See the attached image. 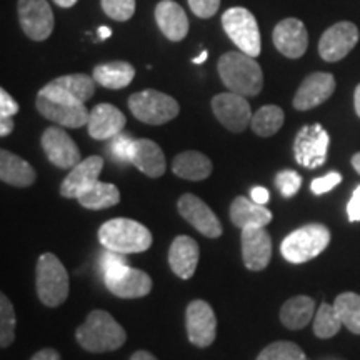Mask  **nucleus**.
I'll return each instance as SVG.
<instances>
[{
	"instance_id": "42",
	"label": "nucleus",
	"mask_w": 360,
	"mask_h": 360,
	"mask_svg": "<svg viewBox=\"0 0 360 360\" xmlns=\"http://www.w3.org/2000/svg\"><path fill=\"white\" fill-rule=\"evenodd\" d=\"M340 182H342V175L339 172H330V174L323 175V177L312 180L310 188H312V192L315 193V195H322V193L330 192L332 188H334L335 186H339Z\"/></svg>"
},
{
	"instance_id": "15",
	"label": "nucleus",
	"mask_w": 360,
	"mask_h": 360,
	"mask_svg": "<svg viewBox=\"0 0 360 360\" xmlns=\"http://www.w3.org/2000/svg\"><path fill=\"white\" fill-rule=\"evenodd\" d=\"M42 147L47 159L60 169H74L80 162L77 143L60 127H49L42 135Z\"/></svg>"
},
{
	"instance_id": "41",
	"label": "nucleus",
	"mask_w": 360,
	"mask_h": 360,
	"mask_svg": "<svg viewBox=\"0 0 360 360\" xmlns=\"http://www.w3.org/2000/svg\"><path fill=\"white\" fill-rule=\"evenodd\" d=\"M188 7L199 19H210L217 13L220 0H188Z\"/></svg>"
},
{
	"instance_id": "48",
	"label": "nucleus",
	"mask_w": 360,
	"mask_h": 360,
	"mask_svg": "<svg viewBox=\"0 0 360 360\" xmlns=\"http://www.w3.org/2000/svg\"><path fill=\"white\" fill-rule=\"evenodd\" d=\"M130 360H157L154 355L150 352H147V350H139V352H135Z\"/></svg>"
},
{
	"instance_id": "24",
	"label": "nucleus",
	"mask_w": 360,
	"mask_h": 360,
	"mask_svg": "<svg viewBox=\"0 0 360 360\" xmlns=\"http://www.w3.org/2000/svg\"><path fill=\"white\" fill-rule=\"evenodd\" d=\"M199 244L192 237H175L169 250L170 269L180 278H191L195 274L197 264H199Z\"/></svg>"
},
{
	"instance_id": "38",
	"label": "nucleus",
	"mask_w": 360,
	"mask_h": 360,
	"mask_svg": "<svg viewBox=\"0 0 360 360\" xmlns=\"http://www.w3.org/2000/svg\"><path fill=\"white\" fill-rule=\"evenodd\" d=\"M127 260H125L124 254H119V252L109 250L107 249L98 259V267H101V272L103 278L115 276V274L122 272V270L127 267Z\"/></svg>"
},
{
	"instance_id": "4",
	"label": "nucleus",
	"mask_w": 360,
	"mask_h": 360,
	"mask_svg": "<svg viewBox=\"0 0 360 360\" xmlns=\"http://www.w3.org/2000/svg\"><path fill=\"white\" fill-rule=\"evenodd\" d=\"M35 287H37L39 299L47 307H58L69 297V274L64 264L53 254H44L39 257Z\"/></svg>"
},
{
	"instance_id": "39",
	"label": "nucleus",
	"mask_w": 360,
	"mask_h": 360,
	"mask_svg": "<svg viewBox=\"0 0 360 360\" xmlns=\"http://www.w3.org/2000/svg\"><path fill=\"white\" fill-rule=\"evenodd\" d=\"M276 186L283 197H294L302 186V177L295 170H282L276 175Z\"/></svg>"
},
{
	"instance_id": "37",
	"label": "nucleus",
	"mask_w": 360,
	"mask_h": 360,
	"mask_svg": "<svg viewBox=\"0 0 360 360\" xmlns=\"http://www.w3.org/2000/svg\"><path fill=\"white\" fill-rule=\"evenodd\" d=\"M102 11L112 20L127 22L135 13V0H101Z\"/></svg>"
},
{
	"instance_id": "25",
	"label": "nucleus",
	"mask_w": 360,
	"mask_h": 360,
	"mask_svg": "<svg viewBox=\"0 0 360 360\" xmlns=\"http://www.w3.org/2000/svg\"><path fill=\"white\" fill-rule=\"evenodd\" d=\"M130 164L150 179H159L165 172L164 152L154 141L148 139H139L134 142Z\"/></svg>"
},
{
	"instance_id": "16",
	"label": "nucleus",
	"mask_w": 360,
	"mask_h": 360,
	"mask_svg": "<svg viewBox=\"0 0 360 360\" xmlns=\"http://www.w3.org/2000/svg\"><path fill=\"white\" fill-rule=\"evenodd\" d=\"M274 45L282 56L289 58L302 57L309 47V34L304 22L294 17L283 19L274 27Z\"/></svg>"
},
{
	"instance_id": "27",
	"label": "nucleus",
	"mask_w": 360,
	"mask_h": 360,
	"mask_svg": "<svg viewBox=\"0 0 360 360\" xmlns=\"http://www.w3.org/2000/svg\"><path fill=\"white\" fill-rule=\"evenodd\" d=\"M0 179L13 187H30L35 182V170L27 160L2 148L0 150Z\"/></svg>"
},
{
	"instance_id": "1",
	"label": "nucleus",
	"mask_w": 360,
	"mask_h": 360,
	"mask_svg": "<svg viewBox=\"0 0 360 360\" xmlns=\"http://www.w3.org/2000/svg\"><path fill=\"white\" fill-rule=\"evenodd\" d=\"M79 345L87 352L103 354L120 349L127 340V334L120 323L105 310H92L85 322L75 332Z\"/></svg>"
},
{
	"instance_id": "36",
	"label": "nucleus",
	"mask_w": 360,
	"mask_h": 360,
	"mask_svg": "<svg viewBox=\"0 0 360 360\" xmlns=\"http://www.w3.org/2000/svg\"><path fill=\"white\" fill-rule=\"evenodd\" d=\"M15 339V312L7 295H0V345L7 349Z\"/></svg>"
},
{
	"instance_id": "14",
	"label": "nucleus",
	"mask_w": 360,
	"mask_h": 360,
	"mask_svg": "<svg viewBox=\"0 0 360 360\" xmlns=\"http://www.w3.org/2000/svg\"><path fill=\"white\" fill-rule=\"evenodd\" d=\"M179 212L188 224L192 225L195 231H199L202 236L217 238L222 236V225L217 219L210 207L205 204L204 200H200L199 197L193 195V193H186V195L180 197L179 200Z\"/></svg>"
},
{
	"instance_id": "18",
	"label": "nucleus",
	"mask_w": 360,
	"mask_h": 360,
	"mask_svg": "<svg viewBox=\"0 0 360 360\" xmlns=\"http://www.w3.org/2000/svg\"><path fill=\"white\" fill-rule=\"evenodd\" d=\"M102 169L103 159L101 155H92L80 160L62 182L60 195L65 199H79L84 192H87L98 182Z\"/></svg>"
},
{
	"instance_id": "19",
	"label": "nucleus",
	"mask_w": 360,
	"mask_h": 360,
	"mask_svg": "<svg viewBox=\"0 0 360 360\" xmlns=\"http://www.w3.org/2000/svg\"><path fill=\"white\" fill-rule=\"evenodd\" d=\"M272 257V238L264 227L242 229V259L249 270H264Z\"/></svg>"
},
{
	"instance_id": "47",
	"label": "nucleus",
	"mask_w": 360,
	"mask_h": 360,
	"mask_svg": "<svg viewBox=\"0 0 360 360\" xmlns=\"http://www.w3.org/2000/svg\"><path fill=\"white\" fill-rule=\"evenodd\" d=\"M13 130V120L12 117H0V135L2 137H7L11 135Z\"/></svg>"
},
{
	"instance_id": "3",
	"label": "nucleus",
	"mask_w": 360,
	"mask_h": 360,
	"mask_svg": "<svg viewBox=\"0 0 360 360\" xmlns=\"http://www.w3.org/2000/svg\"><path fill=\"white\" fill-rule=\"evenodd\" d=\"M98 242L119 254H139L152 245V233L135 220L112 219L98 229Z\"/></svg>"
},
{
	"instance_id": "28",
	"label": "nucleus",
	"mask_w": 360,
	"mask_h": 360,
	"mask_svg": "<svg viewBox=\"0 0 360 360\" xmlns=\"http://www.w3.org/2000/svg\"><path fill=\"white\" fill-rule=\"evenodd\" d=\"M172 172L177 177L197 182V180H204L212 174V162L200 152L187 150L175 157L172 162Z\"/></svg>"
},
{
	"instance_id": "34",
	"label": "nucleus",
	"mask_w": 360,
	"mask_h": 360,
	"mask_svg": "<svg viewBox=\"0 0 360 360\" xmlns=\"http://www.w3.org/2000/svg\"><path fill=\"white\" fill-rule=\"evenodd\" d=\"M340 327L342 322L335 312L334 305H328L326 302L321 304L317 314H315L314 334L319 339H330V337H334L340 330Z\"/></svg>"
},
{
	"instance_id": "44",
	"label": "nucleus",
	"mask_w": 360,
	"mask_h": 360,
	"mask_svg": "<svg viewBox=\"0 0 360 360\" xmlns=\"http://www.w3.org/2000/svg\"><path fill=\"white\" fill-rule=\"evenodd\" d=\"M347 215L350 222H360V186L355 188L347 204Z\"/></svg>"
},
{
	"instance_id": "11",
	"label": "nucleus",
	"mask_w": 360,
	"mask_h": 360,
	"mask_svg": "<svg viewBox=\"0 0 360 360\" xmlns=\"http://www.w3.org/2000/svg\"><path fill=\"white\" fill-rule=\"evenodd\" d=\"M212 110L217 120L233 134H240L252 122L250 103L236 92L217 94L212 98Z\"/></svg>"
},
{
	"instance_id": "52",
	"label": "nucleus",
	"mask_w": 360,
	"mask_h": 360,
	"mask_svg": "<svg viewBox=\"0 0 360 360\" xmlns=\"http://www.w3.org/2000/svg\"><path fill=\"white\" fill-rule=\"evenodd\" d=\"M207 58H209V52H207V51H202L199 57H193V58H192V62H193V64L199 65V64H204V62L207 60Z\"/></svg>"
},
{
	"instance_id": "2",
	"label": "nucleus",
	"mask_w": 360,
	"mask_h": 360,
	"mask_svg": "<svg viewBox=\"0 0 360 360\" xmlns=\"http://www.w3.org/2000/svg\"><path fill=\"white\" fill-rule=\"evenodd\" d=\"M219 75L225 87L244 97L259 96L264 87L262 67L244 52H227L219 58Z\"/></svg>"
},
{
	"instance_id": "40",
	"label": "nucleus",
	"mask_w": 360,
	"mask_h": 360,
	"mask_svg": "<svg viewBox=\"0 0 360 360\" xmlns=\"http://www.w3.org/2000/svg\"><path fill=\"white\" fill-rule=\"evenodd\" d=\"M134 139H130L129 135L119 134L112 139L110 143V154L117 162L120 164H130V159H132V150H134Z\"/></svg>"
},
{
	"instance_id": "45",
	"label": "nucleus",
	"mask_w": 360,
	"mask_h": 360,
	"mask_svg": "<svg viewBox=\"0 0 360 360\" xmlns=\"http://www.w3.org/2000/svg\"><path fill=\"white\" fill-rule=\"evenodd\" d=\"M252 200L257 202L260 205H265L269 202V191L265 187H254L252 188Z\"/></svg>"
},
{
	"instance_id": "21",
	"label": "nucleus",
	"mask_w": 360,
	"mask_h": 360,
	"mask_svg": "<svg viewBox=\"0 0 360 360\" xmlns=\"http://www.w3.org/2000/svg\"><path fill=\"white\" fill-rule=\"evenodd\" d=\"M107 289H109L115 297L120 299H141L150 294L152 290V278L143 270L125 267L122 272L115 276L103 278Z\"/></svg>"
},
{
	"instance_id": "35",
	"label": "nucleus",
	"mask_w": 360,
	"mask_h": 360,
	"mask_svg": "<svg viewBox=\"0 0 360 360\" xmlns=\"http://www.w3.org/2000/svg\"><path fill=\"white\" fill-rule=\"evenodd\" d=\"M255 360H307V355L294 342L278 340L267 345Z\"/></svg>"
},
{
	"instance_id": "30",
	"label": "nucleus",
	"mask_w": 360,
	"mask_h": 360,
	"mask_svg": "<svg viewBox=\"0 0 360 360\" xmlns=\"http://www.w3.org/2000/svg\"><path fill=\"white\" fill-rule=\"evenodd\" d=\"M315 304L307 295H297L287 300L281 309V322L290 330L307 327L314 317Z\"/></svg>"
},
{
	"instance_id": "13",
	"label": "nucleus",
	"mask_w": 360,
	"mask_h": 360,
	"mask_svg": "<svg viewBox=\"0 0 360 360\" xmlns=\"http://www.w3.org/2000/svg\"><path fill=\"white\" fill-rule=\"evenodd\" d=\"M186 327L188 340L197 347L205 349L214 344L217 335V319L212 307L204 300H193L186 312Z\"/></svg>"
},
{
	"instance_id": "31",
	"label": "nucleus",
	"mask_w": 360,
	"mask_h": 360,
	"mask_svg": "<svg viewBox=\"0 0 360 360\" xmlns=\"http://www.w3.org/2000/svg\"><path fill=\"white\" fill-rule=\"evenodd\" d=\"M77 200L80 205L85 207V209L102 210L119 204L120 193L119 188H117L114 184H105L98 180L96 186L89 188L87 192H84Z\"/></svg>"
},
{
	"instance_id": "22",
	"label": "nucleus",
	"mask_w": 360,
	"mask_h": 360,
	"mask_svg": "<svg viewBox=\"0 0 360 360\" xmlns=\"http://www.w3.org/2000/svg\"><path fill=\"white\" fill-rule=\"evenodd\" d=\"M125 115L110 103H98L89 114V134L96 141H107L122 134Z\"/></svg>"
},
{
	"instance_id": "23",
	"label": "nucleus",
	"mask_w": 360,
	"mask_h": 360,
	"mask_svg": "<svg viewBox=\"0 0 360 360\" xmlns=\"http://www.w3.org/2000/svg\"><path fill=\"white\" fill-rule=\"evenodd\" d=\"M155 22L160 32L172 42H180L188 34V19L184 8L174 0H160L155 7Z\"/></svg>"
},
{
	"instance_id": "32",
	"label": "nucleus",
	"mask_w": 360,
	"mask_h": 360,
	"mask_svg": "<svg viewBox=\"0 0 360 360\" xmlns=\"http://www.w3.org/2000/svg\"><path fill=\"white\" fill-rule=\"evenodd\" d=\"M285 120L283 110L278 105H264L252 115L250 127L259 137H272L277 134Z\"/></svg>"
},
{
	"instance_id": "8",
	"label": "nucleus",
	"mask_w": 360,
	"mask_h": 360,
	"mask_svg": "<svg viewBox=\"0 0 360 360\" xmlns=\"http://www.w3.org/2000/svg\"><path fill=\"white\" fill-rule=\"evenodd\" d=\"M328 143L327 130L321 124L305 125L297 134L294 142L295 160L305 169H317L326 164Z\"/></svg>"
},
{
	"instance_id": "51",
	"label": "nucleus",
	"mask_w": 360,
	"mask_h": 360,
	"mask_svg": "<svg viewBox=\"0 0 360 360\" xmlns=\"http://www.w3.org/2000/svg\"><path fill=\"white\" fill-rule=\"evenodd\" d=\"M53 2L57 4L58 7H64V8H70V7H74L75 4L79 2V0H53Z\"/></svg>"
},
{
	"instance_id": "5",
	"label": "nucleus",
	"mask_w": 360,
	"mask_h": 360,
	"mask_svg": "<svg viewBox=\"0 0 360 360\" xmlns=\"http://www.w3.org/2000/svg\"><path fill=\"white\" fill-rule=\"evenodd\" d=\"M330 231L322 224H309L297 229L283 238L281 252L283 259L292 264H304L317 257L327 249Z\"/></svg>"
},
{
	"instance_id": "43",
	"label": "nucleus",
	"mask_w": 360,
	"mask_h": 360,
	"mask_svg": "<svg viewBox=\"0 0 360 360\" xmlns=\"http://www.w3.org/2000/svg\"><path fill=\"white\" fill-rule=\"evenodd\" d=\"M20 110L19 103L11 97L6 89H0V117H13Z\"/></svg>"
},
{
	"instance_id": "46",
	"label": "nucleus",
	"mask_w": 360,
	"mask_h": 360,
	"mask_svg": "<svg viewBox=\"0 0 360 360\" xmlns=\"http://www.w3.org/2000/svg\"><path fill=\"white\" fill-rule=\"evenodd\" d=\"M30 360H60V355L56 349H42Z\"/></svg>"
},
{
	"instance_id": "50",
	"label": "nucleus",
	"mask_w": 360,
	"mask_h": 360,
	"mask_svg": "<svg viewBox=\"0 0 360 360\" xmlns=\"http://www.w3.org/2000/svg\"><path fill=\"white\" fill-rule=\"evenodd\" d=\"M354 105H355V112H357V115L360 117V84L357 85V89H355V94H354Z\"/></svg>"
},
{
	"instance_id": "49",
	"label": "nucleus",
	"mask_w": 360,
	"mask_h": 360,
	"mask_svg": "<svg viewBox=\"0 0 360 360\" xmlns=\"http://www.w3.org/2000/svg\"><path fill=\"white\" fill-rule=\"evenodd\" d=\"M110 35H112V30L109 29V27H107V25H101V27H98V37H101V40L109 39Z\"/></svg>"
},
{
	"instance_id": "20",
	"label": "nucleus",
	"mask_w": 360,
	"mask_h": 360,
	"mask_svg": "<svg viewBox=\"0 0 360 360\" xmlns=\"http://www.w3.org/2000/svg\"><path fill=\"white\" fill-rule=\"evenodd\" d=\"M37 110L42 114L47 120H52L62 127L79 129L82 125L89 124V114L85 105L82 103H64L52 101V98L39 94L37 101H35Z\"/></svg>"
},
{
	"instance_id": "33",
	"label": "nucleus",
	"mask_w": 360,
	"mask_h": 360,
	"mask_svg": "<svg viewBox=\"0 0 360 360\" xmlns=\"http://www.w3.org/2000/svg\"><path fill=\"white\" fill-rule=\"evenodd\" d=\"M334 309L342 326H345L355 335H360V295L354 292H344L335 299Z\"/></svg>"
},
{
	"instance_id": "17",
	"label": "nucleus",
	"mask_w": 360,
	"mask_h": 360,
	"mask_svg": "<svg viewBox=\"0 0 360 360\" xmlns=\"http://www.w3.org/2000/svg\"><path fill=\"white\" fill-rule=\"evenodd\" d=\"M335 77L328 72H314L307 75L300 84L294 97V107L297 110H310L319 107L335 92Z\"/></svg>"
},
{
	"instance_id": "53",
	"label": "nucleus",
	"mask_w": 360,
	"mask_h": 360,
	"mask_svg": "<svg viewBox=\"0 0 360 360\" xmlns=\"http://www.w3.org/2000/svg\"><path fill=\"white\" fill-rule=\"evenodd\" d=\"M352 165H354V169L360 174V152H357V154L352 157Z\"/></svg>"
},
{
	"instance_id": "6",
	"label": "nucleus",
	"mask_w": 360,
	"mask_h": 360,
	"mask_svg": "<svg viewBox=\"0 0 360 360\" xmlns=\"http://www.w3.org/2000/svg\"><path fill=\"white\" fill-rule=\"evenodd\" d=\"M222 27L229 39L250 57H259L262 51V37L257 19L244 7L227 8L222 13Z\"/></svg>"
},
{
	"instance_id": "10",
	"label": "nucleus",
	"mask_w": 360,
	"mask_h": 360,
	"mask_svg": "<svg viewBox=\"0 0 360 360\" xmlns=\"http://www.w3.org/2000/svg\"><path fill=\"white\" fill-rule=\"evenodd\" d=\"M96 79L85 74L62 75V77L53 79L52 82L40 89L39 94L57 102L85 105L96 94Z\"/></svg>"
},
{
	"instance_id": "9",
	"label": "nucleus",
	"mask_w": 360,
	"mask_h": 360,
	"mask_svg": "<svg viewBox=\"0 0 360 360\" xmlns=\"http://www.w3.org/2000/svg\"><path fill=\"white\" fill-rule=\"evenodd\" d=\"M17 12L22 30L30 40L42 42L51 37L56 19L47 0H19Z\"/></svg>"
},
{
	"instance_id": "26",
	"label": "nucleus",
	"mask_w": 360,
	"mask_h": 360,
	"mask_svg": "<svg viewBox=\"0 0 360 360\" xmlns=\"http://www.w3.org/2000/svg\"><path fill=\"white\" fill-rule=\"evenodd\" d=\"M231 220L236 227L252 229L265 227L272 220V212L257 202L238 195L231 205Z\"/></svg>"
},
{
	"instance_id": "29",
	"label": "nucleus",
	"mask_w": 360,
	"mask_h": 360,
	"mask_svg": "<svg viewBox=\"0 0 360 360\" xmlns=\"http://www.w3.org/2000/svg\"><path fill=\"white\" fill-rule=\"evenodd\" d=\"M92 77L105 89H125L135 77V67L124 60L107 62V64H101L94 69Z\"/></svg>"
},
{
	"instance_id": "12",
	"label": "nucleus",
	"mask_w": 360,
	"mask_h": 360,
	"mask_svg": "<svg viewBox=\"0 0 360 360\" xmlns=\"http://www.w3.org/2000/svg\"><path fill=\"white\" fill-rule=\"evenodd\" d=\"M359 37L357 25L352 22H337L322 34L319 40V53L326 62H339L354 51Z\"/></svg>"
},
{
	"instance_id": "7",
	"label": "nucleus",
	"mask_w": 360,
	"mask_h": 360,
	"mask_svg": "<svg viewBox=\"0 0 360 360\" xmlns=\"http://www.w3.org/2000/svg\"><path fill=\"white\" fill-rule=\"evenodd\" d=\"M129 109L137 120L148 125H162L179 115L180 107L174 97L159 90H143L129 97Z\"/></svg>"
}]
</instances>
